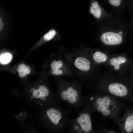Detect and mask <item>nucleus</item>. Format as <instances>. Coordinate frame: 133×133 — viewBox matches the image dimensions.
Segmentation results:
<instances>
[{"instance_id":"6ab92c4d","label":"nucleus","mask_w":133,"mask_h":133,"mask_svg":"<svg viewBox=\"0 0 133 133\" xmlns=\"http://www.w3.org/2000/svg\"><path fill=\"white\" fill-rule=\"evenodd\" d=\"M3 26V23L2 20L1 18H0V31H1Z\"/></svg>"},{"instance_id":"f8f14e48","label":"nucleus","mask_w":133,"mask_h":133,"mask_svg":"<svg viewBox=\"0 0 133 133\" xmlns=\"http://www.w3.org/2000/svg\"><path fill=\"white\" fill-rule=\"evenodd\" d=\"M90 11L96 18H99L100 17L101 10L97 1H95L92 3L90 7Z\"/></svg>"},{"instance_id":"9b49d317","label":"nucleus","mask_w":133,"mask_h":133,"mask_svg":"<svg viewBox=\"0 0 133 133\" xmlns=\"http://www.w3.org/2000/svg\"><path fill=\"white\" fill-rule=\"evenodd\" d=\"M126 61V58L124 57L120 56L116 58H113L110 61V64L114 66V68L116 70L119 69L120 65L125 63Z\"/></svg>"},{"instance_id":"20e7f679","label":"nucleus","mask_w":133,"mask_h":133,"mask_svg":"<svg viewBox=\"0 0 133 133\" xmlns=\"http://www.w3.org/2000/svg\"><path fill=\"white\" fill-rule=\"evenodd\" d=\"M64 56L70 69L81 82L85 73L90 69V61L79 53L66 54Z\"/></svg>"},{"instance_id":"423d86ee","label":"nucleus","mask_w":133,"mask_h":133,"mask_svg":"<svg viewBox=\"0 0 133 133\" xmlns=\"http://www.w3.org/2000/svg\"><path fill=\"white\" fill-rule=\"evenodd\" d=\"M32 96L28 102L31 105L40 108L54 97L47 85H39L37 88H32L30 89Z\"/></svg>"},{"instance_id":"dca6fc26","label":"nucleus","mask_w":133,"mask_h":133,"mask_svg":"<svg viewBox=\"0 0 133 133\" xmlns=\"http://www.w3.org/2000/svg\"><path fill=\"white\" fill-rule=\"evenodd\" d=\"M27 114L26 112L24 110L19 113L18 114H16L14 116L15 118L21 123L25 122V119L27 117Z\"/></svg>"},{"instance_id":"f03ea898","label":"nucleus","mask_w":133,"mask_h":133,"mask_svg":"<svg viewBox=\"0 0 133 133\" xmlns=\"http://www.w3.org/2000/svg\"><path fill=\"white\" fill-rule=\"evenodd\" d=\"M39 108L38 114L39 122L46 127L58 133L69 123L70 118L66 112L55 97Z\"/></svg>"},{"instance_id":"f257e3e1","label":"nucleus","mask_w":133,"mask_h":133,"mask_svg":"<svg viewBox=\"0 0 133 133\" xmlns=\"http://www.w3.org/2000/svg\"><path fill=\"white\" fill-rule=\"evenodd\" d=\"M83 108L92 113L96 111L104 118L112 119L116 123L120 119L121 110L127 106L122 102L108 96L92 95L83 98Z\"/></svg>"},{"instance_id":"2eb2a0df","label":"nucleus","mask_w":133,"mask_h":133,"mask_svg":"<svg viewBox=\"0 0 133 133\" xmlns=\"http://www.w3.org/2000/svg\"><path fill=\"white\" fill-rule=\"evenodd\" d=\"M12 57V54L9 52L2 53L0 55V63L2 64H7L10 62Z\"/></svg>"},{"instance_id":"ddd939ff","label":"nucleus","mask_w":133,"mask_h":133,"mask_svg":"<svg viewBox=\"0 0 133 133\" xmlns=\"http://www.w3.org/2000/svg\"><path fill=\"white\" fill-rule=\"evenodd\" d=\"M17 70L19 75L21 78H23L30 73L31 70L30 67L27 65L22 64L19 65Z\"/></svg>"},{"instance_id":"6e6552de","label":"nucleus","mask_w":133,"mask_h":133,"mask_svg":"<svg viewBox=\"0 0 133 133\" xmlns=\"http://www.w3.org/2000/svg\"><path fill=\"white\" fill-rule=\"evenodd\" d=\"M124 109L123 116L118 123L122 133H133V109L127 107Z\"/></svg>"},{"instance_id":"1a4fd4ad","label":"nucleus","mask_w":133,"mask_h":133,"mask_svg":"<svg viewBox=\"0 0 133 133\" xmlns=\"http://www.w3.org/2000/svg\"><path fill=\"white\" fill-rule=\"evenodd\" d=\"M100 39L104 44L107 45H117L122 42V37L119 33L108 32L103 33Z\"/></svg>"},{"instance_id":"4468645a","label":"nucleus","mask_w":133,"mask_h":133,"mask_svg":"<svg viewBox=\"0 0 133 133\" xmlns=\"http://www.w3.org/2000/svg\"><path fill=\"white\" fill-rule=\"evenodd\" d=\"M92 57L95 62L99 63L104 62L107 59V56L105 54L98 51L95 52Z\"/></svg>"},{"instance_id":"7ed1b4c3","label":"nucleus","mask_w":133,"mask_h":133,"mask_svg":"<svg viewBox=\"0 0 133 133\" xmlns=\"http://www.w3.org/2000/svg\"><path fill=\"white\" fill-rule=\"evenodd\" d=\"M56 94L59 101L74 108L77 113L83 106V98L81 94L82 85L77 80L66 81L58 77Z\"/></svg>"},{"instance_id":"39448f33","label":"nucleus","mask_w":133,"mask_h":133,"mask_svg":"<svg viewBox=\"0 0 133 133\" xmlns=\"http://www.w3.org/2000/svg\"><path fill=\"white\" fill-rule=\"evenodd\" d=\"M77 113L76 118L69 119V123L71 126L70 133H93L91 116L92 113L83 108Z\"/></svg>"},{"instance_id":"9d476101","label":"nucleus","mask_w":133,"mask_h":133,"mask_svg":"<svg viewBox=\"0 0 133 133\" xmlns=\"http://www.w3.org/2000/svg\"><path fill=\"white\" fill-rule=\"evenodd\" d=\"M108 90L112 95L121 98H126L128 94V90L124 85L120 83H114L110 84Z\"/></svg>"},{"instance_id":"412c9836","label":"nucleus","mask_w":133,"mask_h":133,"mask_svg":"<svg viewBox=\"0 0 133 133\" xmlns=\"http://www.w3.org/2000/svg\"><path fill=\"white\" fill-rule=\"evenodd\" d=\"M120 34V35L121 34H122V32H119V33Z\"/></svg>"},{"instance_id":"f3484780","label":"nucleus","mask_w":133,"mask_h":133,"mask_svg":"<svg viewBox=\"0 0 133 133\" xmlns=\"http://www.w3.org/2000/svg\"><path fill=\"white\" fill-rule=\"evenodd\" d=\"M56 33V32L54 30H51L44 35L43 37L44 39L47 41L50 40L53 38Z\"/></svg>"},{"instance_id":"a211bd4d","label":"nucleus","mask_w":133,"mask_h":133,"mask_svg":"<svg viewBox=\"0 0 133 133\" xmlns=\"http://www.w3.org/2000/svg\"><path fill=\"white\" fill-rule=\"evenodd\" d=\"M121 0H109L110 3L112 5L115 6H118L120 4Z\"/></svg>"},{"instance_id":"aec40b11","label":"nucleus","mask_w":133,"mask_h":133,"mask_svg":"<svg viewBox=\"0 0 133 133\" xmlns=\"http://www.w3.org/2000/svg\"><path fill=\"white\" fill-rule=\"evenodd\" d=\"M102 133H116L115 132L111 131H104Z\"/></svg>"},{"instance_id":"0eeeda50","label":"nucleus","mask_w":133,"mask_h":133,"mask_svg":"<svg viewBox=\"0 0 133 133\" xmlns=\"http://www.w3.org/2000/svg\"><path fill=\"white\" fill-rule=\"evenodd\" d=\"M50 73L57 76L75 77L66 61L60 56L56 57L50 64Z\"/></svg>"}]
</instances>
